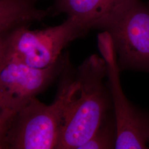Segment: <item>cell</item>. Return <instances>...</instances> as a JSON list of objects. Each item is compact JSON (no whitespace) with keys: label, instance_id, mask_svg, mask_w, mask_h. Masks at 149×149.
I'll use <instances>...</instances> for the list:
<instances>
[{"label":"cell","instance_id":"6da1fadb","mask_svg":"<svg viewBox=\"0 0 149 149\" xmlns=\"http://www.w3.org/2000/svg\"><path fill=\"white\" fill-rule=\"evenodd\" d=\"M107 68L103 58L94 54L77 68L79 88L69 103L58 149H79L95 133L113 109L108 86L104 84Z\"/></svg>","mask_w":149,"mask_h":149},{"label":"cell","instance_id":"7a4b0ae2","mask_svg":"<svg viewBox=\"0 0 149 149\" xmlns=\"http://www.w3.org/2000/svg\"><path fill=\"white\" fill-rule=\"evenodd\" d=\"M60 85L51 104L32 98L0 130V149H57L68 107L79 86L70 75Z\"/></svg>","mask_w":149,"mask_h":149},{"label":"cell","instance_id":"3957f363","mask_svg":"<svg viewBox=\"0 0 149 149\" xmlns=\"http://www.w3.org/2000/svg\"><path fill=\"white\" fill-rule=\"evenodd\" d=\"M108 32L118 55L120 71L149 73V5L124 0L95 24Z\"/></svg>","mask_w":149,"mask_h":149},{"label":"cell","instance_id":"277c9868","mask_svg":"<svg viewBox=\"0 0 149 149\" xmlns=\"http://www.w3.org/2000/svg\"><path fill=\"white\" fill-rule=\"evenodd\" d=\"M89 31L74 18L54 27L31 30L15 29L0 37V63L14 60L32 68L43 69L55 63L70 42Z\"/></svg>","mask_w":149,"mask_h":149},{"label":"cell","instance_id":"5b68a950","mask_svg":"<svg viewBox=\"0 0 149 149\" xmlns=\"http://www.w3.org/2000/svg\"><path fill=\"white\" fill-rule=\"evenodd\" d=\"M97 39L99 50L106 63L108 86L117 125L116 149H147L149 113L134 106L123 92L117 55L110 34L103 31L98 34Z\"/></svg>","mask_w":149,"mask_h":149},{"label":"cell","instance_id":"8992f818","mask_svg":"<svg viewBox=\"0 0 149 149\" xmlns=\"http://www.w3.org/2000/svg\"><path fill=\"white\" fill-rule=\"evenodd\" d=\"M68 58L61 55L43 69L10 60L0 63V130L32 98L45 90L68 68Z\"/></svg>","mask_w":149,"mask_h":149},{"label":"cell","instance_id":"52a82bcc","mask_svg":"<svg viewBox=\"0 0 149 149\" xmlns=\"http://www.w3.org/2000/svg\"><path fill=\"white\" fill-rule=\"evenodd\" d=\"M38 0H0V37L11 31L28 27L52 14L50 8H37Z\"/></svg>","mask_w":149,"mask_h":149},{"label":"cell","instance_id":"ba28073f","mask_svg":"<svg viewBox=\"0 0 149 149\" xmlns=\"http://www.w3.org/2000/svg\"><path fill=\"white\" fill-rule=\"evenodd\" d=\"M52 14L64 13L89 31L95 24L124 0H54Z\"/></svg>","mask_w":149,"mask_h":149},{"label":"cell","instance_id":"9c48e42d","mask_svg":"<svg viewBox=\"0 0 149 149\" xmlns=\"http://www.w3.org/2000/svg\"><path fill=\"white\" fill-rule=\"evenodd\" d=\"M117 130L113 110L108 112L95 133L79 149H116Z\"/></svg>","mask_w":149,"mask_h":149},{"label":"cell","instance_id":"30bf717a","mask_svg":"<svg viewBox=\"0 0 149 149\" xmlns=\"http://www.w3.org/2000/svg\"><path fill=\"white\" fill-rule=\"evenodd\" d=\"M148 4L149 5V2H148Z\"/></svg>","mask_w":149,"mask_h":149}]
</instances>
